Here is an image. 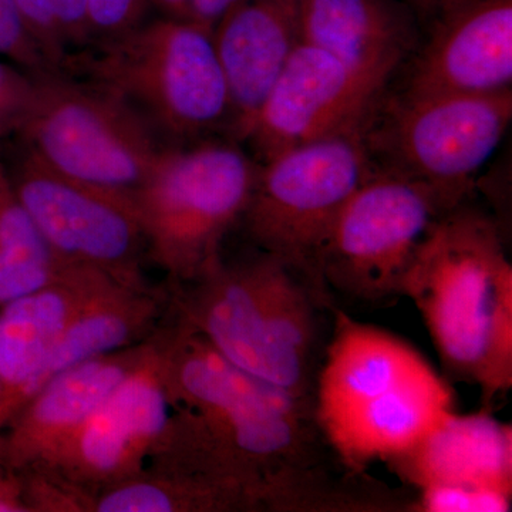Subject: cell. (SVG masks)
<instances>
[{"instance_id": "83f0119b", "label": "cell", "mask_w": 512, "mask_h": 512, "mask_svg": "<svg viewBox=\"0 0 512 512\" xmlns=\"http://www.w3.org/2000/svg\"><path fill=\"white\" fill-rule=\"evenodd\" d=\"M36 87L37 77L32 79L0 63V131L19 128L35 97Z\"/></svg>"}, {"instance_id": "ffe728a7", "label": "cell", "mask_w": 512, "mask_h": 512, "mask_svg": "<svg viewBox=\"0 0 512 512\" xmlns=\"http://www.w3.org/2000/svg\"><path fill=\"white\" fill-rule=\"evenodd\" d=\"M389 467L417 490L430 485H476L512 494V429L481 410L450 412Z\"/></svg>"}, {"instance_id": "5bb4252c", "label": "cell", "mask_w": 512, "mask_h": 512, "mask_svg": "<svg viewBox=\"0 0 512 512\" xmlns=\"http://www.w3.org/2000/svg\"><path fill=\"white\" fill-rule=\"evenodd\" d=\"M154 339L174 409L200 419L274 412L313 414V400L293 396L245 372L200 333L170 316Z\"/></svg>"}, {"instance_id": "8992f818", "label": "cell", "mask_w": 512, "mask_h": 512, "mask_svg": "<svg viewBox=\"0 0 512 512\" xmlns=\"http://www.w3.org/2000/svg\"><path fill=\"white\" fill-rule=\"evenodd\" d=\"M18 130L29 156L53 173L133 198L164 148L126 101L59 72L37 76L35 97Z\"/></svg>"}, {"instance_id": "7a4b0ae2", "label": "cell", "mask_w": 512, "mask_h": 512, "mask_svg": "<svg viewBox=\"0 0 512 512\" xmlns=\"http://www.w3.org/2000/svg\"><path fill=\"white\" fill-rule=\"evenodd\" d=\"M167 289L170 318L245 372L312 400L318 299L286 262L266 252L237 264L221 258L192 281Z\"/></svg>"}, {"instance_id": "484cf974", "label": "cell", "mask_w": 512, "mask_h": 512, "mask_svg": "<svg viewBox=\"0 0 512 512\" xmlns=\"http://www.w3.org/2000/svg\"><path fill=\"white\" fill-rule=\"evenodd\" d=\"M153 0H89L90 42L103 43L143 23Z\"/></svg>"}, {"instance_id": "603a6c76", "label": "cell", "mask_w": 512, "mask_h": 512, "mask_svg": "<svg viewBox=\"0 0 512 512\" xmlns=\"http://www.w3.org/2000/svg\"><path fill=\"white\" fill-rule=\"evenodd\" d=\"M67 268L47 247L0 167V308L50 284Z\"/></svg>"}, {"instance_id": "9c48e42d", "label": "cell", "mask_w": 512, "mask_h": 512, "mask_svg": "<svg viewBox=\"0 0 512 512\" xmlns=\"http://www.w3.org/2000/svg\"><path fill=\"white\" fill-rule=\"evenodd\" d=\"M10 181L60 264L94 269L123 285H153L144 272L147 242L133 197L69 180L29 154Z\"/></svg>"}, {"instance_id": "f546056e", "label": "cell", "mask_w": 512, "mask_h": 512, "mask_svg": "<svg viewBox=\"0 0 512 512\" xmlns=\"http://www.w3.org/2000/svg\"><path fill=\"white\" fill-rule=\"evenodd\" d=\"M403 2L412 8L419 22L427 23L434 16L439 15L441 10L454 5V3L461 2V0H403Z\"/></svg>"}, {"instance_id": "2e32d148", "label": "cell", "mask_w": 512, "mask_h": 512, "mask_svg": "<svg viewBox=\"0 0 512 512\" xmlns=\"http://www.w3.org/2000/svg\"><path fill=\"white\" fill-rule=\"evenodd\" d=\"M421 36L419 19L403 0H303L302 42L384 92L412 60Z\"/></svg>"}, {"instance_id": "cb8c5ba5", "label": "cell", "mask_w": 512, "mask_h": 512, "mask_svg": "<svg viewBox=\"0 0 512 512\" xmlns=\"http://www.w3.org/2000/svg\"><path fill=\"white\" fill-rule=\"evenodd\" d=\"M33 42L55 72L70 50L90 42L89 0H15Z\"/></svg>"}, {"instance_id": "ba28073f", "label": "cell", "mask_w": 512, "mask_h": 512, "mask_svg": "<svg viewBox=\"0 0 512 512\" xmlns=\"http://www.w3.org/2000/svg\"><path fill=\"white\" fill-rule=\"evenodd\" d=\"M453 208L430 185L376 168L343 205L323 242V285L370 302L400 295L421 242Z\"/></svg>"}, {"instance_id": "3957f363", "label": "cell", "mask_w": 512, "mask_h": 512, "mask_svg": "<svg viewBox=\"0 0 512 512\" xmlns=\"http://www.w3.org/2000/svg\"><path fill=\"white\" fill-rule=\"evenodd\" d=\"M74 62L175 146L208 140L218 130L231 137V92L210 29L163 16Z\"/></svg>"}, {"instance_id": "ac0fdd59", "label": "cell", "mask_w": 512, "mask_h": 512, "mask_svg": "<svg viewBox=\"0 0 512 512\" xmlns=\"http://www.w3.org/2000/svg\"><path fill=\"white\" fill-rule=\"evenodd\" d=\"M453 410L450 384L430 367L319 430L345 466L359 471L403 456Z\"/></svg>"}, {"instance_id": "30bf717a", "label": "cell", "mask_w": 512, "mask_h": 512, "mask_svg": "<svg viewBox=\"0 0 512 512\" xmlns=\"http://www.w3.org/2000/svg\"><path fill=\"white\" fill-rule=\"evenodd\" d=\"M173 417L153 336L140 365L121 380L46 466L28 473L43 474L73 491L83 512L87 497L146 470L167 437Z\"/></svg>"}, {"instance_id": "4dcf8cb0", "label": "cell", "mask_w": 512, "mask_h": 512, "mask_svg": "<svg viewBox=\"0 0 512 512\" xmlns=\"http://www.w3.org/2000/svg\"><path fill=\"white\" fill-rule=\"evenodd\" d=\"M16 493V478L0 464V511L8 507Z\"/></svg>"}, {"instance_id": "52a82bcc", "label": "cell", "mask_w": 512, "mask_h": 512, "mask_svg": "<svg viewBox=\"0 0 512 512\" xmlns=\"http://www.w3.org/2000/svg\"><path fill=\"white\" fill-rule=\"evenodd\" d=\"M512 120V89L406 99L387 93L365 131L377 170L433 187L463 204Z\"/></svg>"}, {"instance_id": "f1b7e54d", "label": "cell", "mask_w": 512, "mask_h": 512, "mask_svg": "<svg viewBox=\"0 0 512 512\" xmlns=\"http://www.w3.org/2000/svg\"><path fill=\"white\" fill-rule=\"evenodd\" d=\"M237 0H153L164 18L195 23L214 32L222 16Z\"/></svg>"}, {"instance_id": "4316f807", "label": "cell", "mask_w": 512, "mask_h": 512, "mask_svg": "<svg viewBox=\"0 0 512 512\" xmlns=\"http://www.w3.org/2000/svg\"><path fill=\"white\" fill-rule=\"evenodd\" d=\"M0 55L37 74L55 73L23 25L15 0H0Z\"/></svg>"}, {"instance_id": "e0dca14e", "label": "cell", "mask_w": 512, "mask_h": 512, "mask_svg": "<svg viewBox=\"0 0 512 512\" xmlns=\"http://www.w3.org/2000/svg\"><path fill=\"white\" fill-rule=\"evenodd\" d=\"M303 0H237L214 29L232 100L231 140L249 124L302 42Z\"/></svg>"}, {"instance_id": "4fadbf2b", "label": "cell", "mask_w": 512, "mask_h": 512, "mask_svg": "<svg viewBox=\"0 0 512 512\" xmlns=\"http://www.w3.org/2000/svg\"><path fill=\"white\" fill-rule=\"evenodd\" d=\"M148 348L150 339L94 357L53 377L0 431L3 468L18 476L46 466L121 380L140 365Z\"/></svg>"}, {"instance_id": "7402d4cb", "label": "cell", "mask_w": 512, "mask_h": 512, "mask_svg": "<svg viewBox=\"0 0 512 512\" xmlns=\"http://www.w3.org/2000/svg\"><path fill=\"white\" fill-rule=\"evenodd\" d=\"M264 511L258 498L235 481L148 466L140 476L86 498L84 512Z\"/></svg>"}, {"instance_id": "6da1fadb", "label": "cell", "mask_w": 512, "mask_h": 512, "mask_svg": "<svg viewBox=\"0 0 512 512\" xmlns=\"http://www.w3.org/2000/svg\"><path fill=\"white\" fill-rule=\"evenodd\" d=\"M400 295L412 299L444 369L484 402L512 387V266L497 224L464 207L421 242Z\"/></svg>"}, {"instance_id": "d4e9b609", "label": "cell", "mask_w": 512, "mask_h": 512, "mask_svg": "<svg viewBox=\"0 0 512 512\" xmlns=\"http://www.w3.org/2000/svg\"><path fill=\"white\" fill-rule=\"evenodd\" d=\"M414 507L423 512H507L512 494L476 485H430L421 488Z\"/></svg>"}, {"instance_id": "44dd1931", "label": "cell", "mask_w": 512, "mask_h": 512, "mask_svg": "<svg viewBox=\"0 0 512 512\" xmlns=\"http://www.w3.org/2000/svg\"><path fill=\"white\" fill-rule=\"evenodd\" d=\"M170 311L167 285L128 286L113 282L97 293L70 323L47 356L33 396L70 367L153 338Z\"/></svg>"}, {"instance_id": "9a60e30c", "label": "cell", "mask_w": 512, "mask_h": 512, "mask_svg": "<svg viewBox=\"0 0 512 512\" xmlns=\"http://www.w3.org/2000/svg\"><path fill=\"white\" fill-rule=\"evenodd\" d=\"M114 279L69 266L55 281L0 308V431L32 396L47 356L70 323Z\"/></svg>"}, {"instance_id": "5b68a950", "label": "cell", "mask_w": 512, "mask_h": 512, "mask_svg": "<svg viewBox=\"0 0 512 512\" xmlns=\"http://www.w3.org/2000/svg\"><path fill=\"white\" fill-rule=\"evenodd\" d=\"M376 167L365 131L320 138L259 163L244 215L256 247L282 259L326 302L319 255L333 221Z\"/></svg>"}, {"instance_id": "8fae6325", "label": "cell", "mask_w": 512, "mask_h": 512, "mask_svg": "<svg viewBox=\"0 0 512 512\" xmlns=\"http://www.w3.org/2000/svg\"><path fill=\"white\" fill-rule=\"evenodd\" d=\"M389 92L318 47L299 43L249 124L256 161L320 138L366 131Z\"/></svg>"}, {"instance_id": "7c38bea8", "label": "cell", "mask_w": 512, "mask_h": 512, "mask_svg": "<svg viewBox=\"0 0 512 512\" xmlns=\"http://www.w3.org/2000/svg\"><path fill=\"white\" fill-rule=\"evenodd\" d=\"M406 64L396 96L423 99L512 89V0H461L441 10Z\"/></svg>"}, {"instance_id": "d6986e66", "label": "cell", "mask_w": 512, "mask_h": 512, "mask_svg": "<svg viewBox=\"0 0 512 512\" xmlns=\"http://www.w3.org/2000/svg\"><path fill=\"white\" fill-rule=\"evenodd\" d=\"M430 367L406 340L336 312L313 400L318 429Z\"/></svg>"}, {"instance_id": "277c9868", "label": "cell", "mask_w": 512, "mask_h": 512, "mask_svg": "<svg viewBox=\"0 0 512 512\" xmlns=\"http://www.w3.org/2000/svg\"><path fill=\"white\" fill-rule=\"evenodd\" d=\"M259 163L238 141L163 148L134 195L148 261L181 285L222 258V242L247 210Z\"/></svg>"}]
</instances>
